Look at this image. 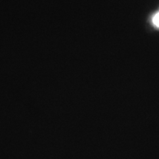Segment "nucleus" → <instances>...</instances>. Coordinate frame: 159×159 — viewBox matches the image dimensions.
<instances>
[{"label": "nucleus", "instance_id": "f257e3e1", "mask_svg": "<svg viewBox=\"0 0 159 159\" xmlns=\"http://www.w3.org/2000/svg\"><path fill=\"white\" fill-rule=\"evenodd\" d=\"M153 21L154 24L156 26L159 27V12L154 16L153 19Z\"/></svg>", "mask_w": 159, "mask_h": 159}]
</instances>
